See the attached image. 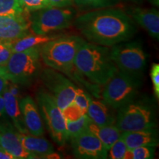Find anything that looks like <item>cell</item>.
I'll return each mask as SVG.
<instances>
[{
  "label": "cell",
  "mask_w": 159,
  "mask_h": 159,
  "mask_svg": "<svg viewBox=\"0 0 159 159\" xmlns=\"http://www.w3.org/2000/svg\"><path fill=\"white\" fill-rule=\"evenodd\" d=\"M73 24L89 42L108 47L128 41L137 32L130 16L116 8L87 12L75 17Z\"/></svg>",
  "instance_id": "cell-1"
},
{
  "label": "cell",
  "mask_w": 159,
  "mask_h": 159,
  "mask_svg": "<svg viewBox=\"0 0 159 159\" xmlns=\"http://www.w3.org/2000/svg\"><path fill=\"white\" fill-rule=\"evenodd\" d=\"M75 69L93 84L105 85L119 70L108 47L85 41L75 59Z\"/></svg>",
  "instance_id": "cell-2"
},
{
  "label": "cell",
  "mask_w": 159,
  "mask_h": 159,
  "mask_svg": "<svg viewBox=\"0 0 159 159\" xmlns=\"http://www.w3.org/2000/svg\"><path fill=\"white\" fill-rule=\"evenodd\" d=\"M85 41L77 35H59L40 48L41 61L49 68L77 80L80 75L75 69V59Z\"/></svg>",
  "instance_id": "cell-3"
},
{
  "label": "cell",
  "mask_w": 159,
  "mask_h": 159,
  "mask_svg": "<svg viewBox=\"0 0 159 159\" xmlns=\"http://www.w3.org/2000/svg\"><path fill=\"white\" fill-rule=\"evenodd\" d=\"M41 60L39 49L13 52L7 63L0 66V75L18 85L27 84L41 74Z\"/></svg>",
  "instance_id": "cell-4"
},
{
  "label": "cell",
  "mask_w": 159,
  "mask_h": 159,
  "mask_svg": "<svg viewBox=\"0 0 159 159\" xmlns=\"http://www.w3.org/2000/svg\"><path fill=\"white\" fill-rule=\"evenodd\" d=\"M142 84L141 77L118 70L104 85L103 101L114 110H118L135 100Z\"/></svg>",
  "instance_id": "cell-5"
},
{
  "label": "cell",
  "mask_w": 159,
  "mask_h": 159,
  "mask_svg": "<svg viewBox=\"0 0 159 159\" xmlns=\"http://www.w3.org/2000/svg\"><path fill=\"white\" fill-rule=\"evenodd\" d=\"M76 16V11L71 7H46L33 11L30 16V30L37 35L52 34L68 28Z\"/></svg>",
  "instance_id": "cell-6"
},
{
  "label": "cell",
  "mask_w": 159,
  "mask_h": 159,
  "mask_svg": "<svg viewBox=\"0 0 159 159\" xmlns=\"http://www.w3.org/2000/svg\"><path fill=\"white\" fill-rule=\"evenodd\" d=\"M156 114L150 104L134 100L118 109L115 125L121 132L156 128Z\"/></svg>",
  "instance_id": "cell-7"
},
{
  "label": "cell",
  "mask_w": 159,
  "mask_h": 159,
  "mask_svg": "<svg viewBox=\"0 0 159 159\" xmlns=\"http://www.w3.org/2000/svg\"><path fill=\"white\" fill-rule=\"evenodd\" d=\"M111 57L119 70L142 77L147 65L148 55L138 42L119 43L112 46Z\"/></svg>",
  "instance_id": "cell-8"
},
{
  "label": "cell",
  "mask_w": 159,
  "mask_h": 159,
  "mask_svg": "<svg viewBox=\"0 0 159 159\" xmlns=\"http://www.w3.org/2000/svg\"><path fill=\"white\" fill-rule=\"evenodd\" d=\"M40 114L53 141L57 145H64L68 140L66 121L62 111L48 91L41 90L37 94Z\"/></svg>",
  "instance_id": "cell-9"
},
{
  "label": "cell",
  "mask_w": 159,
  "mask_h": 159,
  "mask_svg": "<svg viewBox=\"0 0 159 159\" xmlns=\"http://www.w3.org/2000/svg\"><path fill=\"white\" fill-rule=\"evenodd\" d=\"M40 77L61 111L73 102L77 87L65 75L47 68L41 70Z\"/></svg>",
  "instance_id": "cell-10"
},
{
  "label": "cell",
  "mask_w": 159,
  "mask_h": 159,
  "mask_svg": "<svg viewBox=\"0 0 159 159\" xmlns=\"http://www.w3.org/2000/svg\"><path fill=\"white\" fill-rule=\"evenodd\" d=\"M75 158L83 159H105L108 150L102 143L89 130L70 139Z\"/></svg>",
  "instance_id": "cell-11"
},
{
  "label": "cell",
  "mask_w": 159,
  "mask_h": 159,
  "mask_svg": "<svg viewBox=\"0 0 159 159\" xmlns=\"http://www.w3.org/2000/svg\"><path fill=\"white\" fill-rule=\"evenodd\" d=\"M29 13L17 16H0V41H15L30 33Z\"/></svg>",
  "instance_id": "cell-12"
},
{
  "label": "cell",
  "mask_w": 159,
  "mask_h": 159,
  "mask_svg": "<svg viewBox=\"0 0 159 159\" xmlns=\"http://www.w3.org/2000/svg\"><path fill=\"white\" fill-rule=\"evenodd\" d=\"M0 143L1 147L10 152L15 159L36 158L34 155L24 148L19 136V132L13 124L0 128Z\"/></svg>",
  "instance_id": "cell-13"
},
{
  "label": "cell",
  "mask_w": 159,
  "mask_h": 159,
  "mask_svg": "<svg viewBox=\"0 0 159 159\" xmlns=\"http://www.w3.org/2000/svg\"><path fill=\"white\" fill-rule=\"evenodd\" d=\"M19 105L28 134L42 136L44 133L43 120L33 99L29 96L24 97L19 101Z\"/></svg>",
  "instance_id": "cell-14"
},
{
  "label": "cell",
  "mask_w": 159,
  "mask_h": 159,
  "mask_svg": "<svg viewBox=\"0 0 159 159\" xmlns=\"http://www.w3.org/2000/svg\"><path fill=\"white\" fill-rule=\"evenodd\" d=\"M128 14L154 39H159V13L156 8L132 7Z\"/></svg>",
  "instance_id": "cell-15"
},
{
  "label": "cell",
  "mask_w": 159,
  "mask_h": 159,
  "mask_svg": "<svg viewBox=\"0 0 159 159\" xmlns=\"http://www.w3.org/2000/svg\"><path fill=\"white\" fill-rule=\"evenodd\" d=\"M114 110L103 100L91 99L86 114L90 118L91 122L99 126H105L114 125L116 122Z\"/></svg>",
  "instance_id": "cell-16"
},
{
  "label": "cell",
  "mask_w": 159,
  "mask_h": 159,
  "mask_svg": "<svg viewBox=\"0 0 159 159\" xmlns=\"http://www.w3.org/2000/svg\"><path fill=\"white\" fill-rule=\"evenodd\" d=\"M129 150L141 146L156 147L158 144V135L156 128L122 132L121 135Z\"/></svg>",
  "instance_id": "cell-17"
},
{
  "label": "cell",
  "mask_w": 159,
  "mask_h": 159,
  "mask_svg": "<svg viewBox=\"0 0 159 159\" xmlns=\"http://www.w3.org/2000/svg\"><path fill=\"white\" fill-rule=\"evenodd\" d=\"M6 114L14 128L21 134H28L19 105V99L12 94L5 87L2 93Z\"/></svg>",
  "instance_id": "cell-18"
},
{
  "label": "cell",
  "mask_w": 159,
  "mask_h": 159,
  "mask_svg": "<svg viewBox=\"0 0 159 159\" xmlns=\"http://www.w3.org/2000/svg\"><path fill=\"white\" fill-rule=\"evenodd\" d=\"M23 147L35 158H46L48 155L55 152L54 147L47 139L41 136H35L30 134L19 133Z\"/></svg>",
  "instance_id": "cell-19"
},
{
  "label": "cell",
  "mask_w": 159,
  "mask_h": 159,
  "mask_svg": "<svg viewBox=\"0 0 159 159\" xmlns=\"http://www.w3.org/2000/svg\"><path fill=\"white\" fill-rule=\"evenodd\" d=\"M57 36L59 35L52 34L37 35L33 33V34L28 33L20 39L12 41L13 52H22L33 49H40L44 43L55 39Z\"/></svg>",
  "instance_id": "cell-20"
},
{
  "label": "cell",
  "mask_w": 159,
  "mask_h": 159,
  "mask_svg": "<svg viewBox=\"0 0 159 159\" xmlns=\"http://www.w3.org/2000/svg\"><path fill=\"white\" fill-rule=\"evenodd\" d=\"M89 130L102 143L104 147L108 150L112 144L121 137L122 132L119 130L116 125H109L99 126L91 122L89 125Z\"/></svg>",
  "instance_id": "cell-21"
},
{
  "label": "cell",
  "mask_w": 159,
  "mask_h": 159,
  "mask_svg": "<svg viewBox=\"0 0 159 159\" xmlns=\"http://www.w3.org/2000/svg\"><path fill=\"white\" fill-rule=\"evenodd\" d=\"M91 122V119L85 114L75 122H66L68 139H71L88 130L89 125Z\"/></svg>",
  "instance_id": "cell-22"
},
{
  "label": "cell",
  "mask_w": 159,
  "mask_h": 159,
  "mask_svg": "<svg viewBox=\"0 0 159 159\" xmlns=\"http://www.w3.org/2000/svg\"><path fill=\"white\" fill-rule=\"evenodd\" d=\"M27 13L19 0H0V16H17Z\"/></svg>",
  "instance_id": "cell-23"
},
{
  "label": "cell",
  "mask_w": 159,
  "mask_h": 159,
  "mask_svg": "<svg viewBox=\"0 0 159 159\" xmlns=\"http://www.w3.org/2000/svg\"><path fill=\"white\" fill-rule=\"evenodd\" d=\"M119 0H74V3L82 10L111 7L118 4Z\"/></svg>",
  "instance_id": "cell-24"
},
{
  "label": "cell",
  "mask_w": 159,
  "mask_h": 159,
  "mask_svg": "<svg viewBox=\"0 0 159 159\" xmlns=\"http://www.w3.org/2000/svg\"><path fill=\"white\" fill-rule=\"evenodd\" d=\"M155 148L152 146H141L128 150L124 159H150L153 158Z\"/></svg>",
  "instance_id": "cell-25"
},
{
  "label": "cell",
  "mask_w": 159,
  "mask_h": 159,
  "mask_svg": "<svg viewBox=\"0 0 159 159\" xmlns=\"http://www.w3.org/2000/svg\"><path fill=\"white\" fill-rule=\"evenodd\" d=\"M128 148L122 137L115 142L108 150V156L111 159H124Z\"/></svg>",
  "instance_id": "cell-26"
},
{
  "label": "cell",
  "mask_w": 159,
  "mask_h": 159,
  "mask_svg": "<svg viewBox=\"0 0 159 159\" xmlns=\"http://www.w3.org/2000/svg\"><path fill=\"white\" fill-rule=\"evenodd\" d=\"M61 111L66 122H75L84 115L80 108L74 102Z\"/></svg>",
  "instance_id": "cell-27"
},
{
  "label": "cell",
  "mask_w": 159,
  "mask_h": 159,
  "mask_svg": "<svg viewBox=\"0 0 159 159\" xmlns=\"http://www.w3.org/2000/svg\"><path fill=\"white\" fill-rule=\"evenodd\" d=\"M90 100L91 98L87 94V93L85 92L84 90H83L82 89L77 88L75 99L73 102L80 108V110L82 111L83 114L84 115L87 114V111H88Z\"/></svg>",
  "instance_id": "cell-28"
},
{
  "label": "cell",
  "mask_w": 159,
  "mask_h": 159,
  "mask_svg": "<svg viewBox=\"0 0 159 159\" xmlns=\"http://www.w3.org/2000/svg\"><path fill=\"white\" fill-rule=\"evenodd\" d=\"M13 53L11 41H0V66L7 63Z\"/></svg>",
  "instance_id": "cell-29"
},
{
  "label": "cell",
  "mask_w": 159,
  "mask_h": 159,
  "mask_svg": "<svg viewBox=\"0 0 159 159\" xmlns=\"http://www.w3.org/2000/svg\"><path fill=\"white\" fill-rule=\"evenodd\" d=\"M23 8L27 12H33L49 7L47 0H19Z\"/></svg>",
  "instance_id": "cell-30"
},
{
  "label": "cell",
  "mask_w": 159,
  "mask_h": 159,
  "mask_svg": "<svg viewBox=\"0 0 159 159\" xmlns=\"http://www.w3.org/2000/svg\"><path fill=\"white\" fill-rule=\"evenodd\" d=\"M150 76L152 79L155 97L157 99L159 98V64L153 63L150 71Z\"/></svg>",
  "instance_id": "cell-31"
},
{
  "label": "cell",
  "mask_w": 159,
  "mask_h": 159,
  "mask_svg": "<svg viewBox=\"0 0 159 159\" xmlns=\"http://www.w3.org/2000/svg\"><path fill=\"white\" fill-rule=\"evenodd\" d=\"M12 124L10 119L6 114L5 108V102H4V99L2 94L0 95V128Z\"/></svg>",
  "instance_id": "cell-32"
},
{
  "label": "cell",
  "mask_w": 159,
  "mask_h": 159,
  "mask_svg": "<svg viewBox=\"0 0 159 159\" xmlns=\"http://www.w3.org/2000/svg\"><path fill=\"white\" fill-rule=\"evenodd\" d=\"M49 6L57 7H71L74 4V0H47Z\"/></svg>",
  "instance_id": "cell-33"
},
{
  "label": "cell",
  "mask_w": 159,
  "mask_h": 159,
  "mask_svg": "<svg viewBox=\"0 0 159 159\" xmlns=\"http://www.w3.org/2000/svg\"><path fill=\"white\" fill-rule=\"evenodd\" d=\"M0 159H15V158L1 147L0 148Z\"/></svg>",
  "instance_id": "cell-34"
},
{
  "label": "cell",
  "mask_w": 159,
  "mask_h": 159,
  "mask_svg": "<svg viewBox=\"0 0 159 159\" xmlns=\"http://www.w3.org/2000/svg\"><path fill=\"white\" fill-rule=\"evenodd\" d=\"M7 83V80H6L5 77H3L2 76L0 75V95L2 94Z\"/></svg>",
  "instance_id": "cell-35"
},
{
  "label": "cell",
  "mask_w": 159,
  "mask_h": 159,
  "mask_svg": "<svg viewBox=\"0 0 159 159\" xmlns=\"http://www.w3.org/2000/svg\"><path fill=\"white\" fill-rule=\"evenodd\" d=\"M152 5H153L156 7H158L159 6V0H149Z\"/></svg>",
  "instance_id": "cell-36"
},
{
  "label": "cell",
  "mask_w": 159,
  "mask_h": 159,
  "mask_svg": "<svg viewBox=\"0 0 159 159\" xmlns=\"http://www.w3.org/2000/svg\"><path fill=\"white\" fill-rule=\"evenodd\" d=\"M130 1H139V0H130Z\"/></svg>",
  "instance_id": "cell-37"
},
{
  "label": "cell",
  "mask_w": 159,
  "mask_h": 159,
  "mask_svg": "<svg viewBox=\"0 0 159 159\" xmlns=\"http://www.w3.org/2000/svg\"><path fill=\"white\" fill-rule=\"evenodd\" d=\"M0 148H1V143H0Z\"/></svg>",
  "instance_id": "cell-38"
},
{
  "label": "cell",
  "mask_w": 159,
  "mask_h": 159,
  "mask_svg": "<svg viewBox=\"0 0 159 159\" xmlns=\"http://www.w3.org/2000/svg\"></svg>",
  "instance_id": "cell-39"
}]
</instances>
